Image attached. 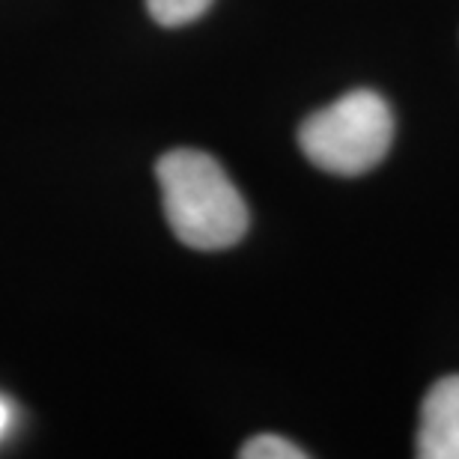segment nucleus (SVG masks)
Segmentation results:
<instances>
[{"instance_id":"nucleus-5","label":"nucleus","mask_w":459,"mask_h":459,"mask_svg":"<svg viewBox=\"0 0 459 459\" xmlns=\"http://www.w3.org/2000/svg\"><path fill=\"white\" fill-rule=\"evenodd\" d=\"M238 456L242 459H305L307 454L292 442H287V438L265 433V436L251 438V442H245Z\"/></svg>"},{"instance_id":"nucleus-4","label":"nucleus","mask_w":459,"mask_h":459,"mask_svg":"<svg viewBox=\"0 0 459 459\" xmlns=\"http://www.w3.org/2000/svg\"><path fill=\"white\" fill-rule=\"evenodd\" d=\"M212 0H146V9L161 27H182L197 22Z\"/></svg>"},{"instance_id":"nucleus-2","label":"nucleus","mask_w":459,"mask_h":459,"mask_svg":"<svg viewBox=\"0 0 459 459\" xmlns=\"http://www.w3.org/2000/svg\"><path fill=\"white\" fill-rule=\"evenodd\" d=\"M391 141V108L373 90H352L310 114L299 128V146L307 161L337 177H358L376 168L388 155Z\"/></svg>"},{"instance_id":"nucleus-6","label":"nucleus","mask_w":459,"mask_h":459,"mask_svg":"<svg viewBox=\"0 0 459 459\" xmlns=\"http://www.w3.org/2000/svg\"><path fill=\"white\" fill-rule=\"evenodd\" d=\"M9 424H13V409H9L4 400H0V436L6 433Z\"/></svg>"},{"instance_id":"nucleus-3","label":"nucleus","mask_w":459,"mask_h":459,"mask_svg":"<svg viewBox=\"0 0 459 459\" xmlns=\"http://www.w3.org/2000/svg\"><path fill=\"white\" fill-rule=\"evenodd\" d=\"M415 454L420 459H459V376H445L427 391Z\"/></svg>"},{"instance_id":"nucleus-1","label":"nucleus","mask_w":459,"mask_h":459,"mask_svg":"<svg viewBox=\"0 0 459 459\" xmlns=\"http://www.w3.org/2000/svg\"><path fill=\"white\" fill-rule=\"evenodd\" d=\"M164 215L182 245L195 251H224L247 233V206L233 179L212 155L173 150L155 164Z\"/></svg>"}]
</instances>
